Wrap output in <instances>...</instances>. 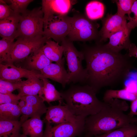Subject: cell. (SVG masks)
<instances>
[{"mask_svg": "<svg viewBox=\"0 0 137 137\" xmlns=\"http://www.w3.org/2000/svg\"><path fill=\"white\" fill-rule=\"evenodd\" d=\"M28 118L22 115L20 121H0V137H19L22 125Z\"/></svg>", "mask_w": 137, "mask_h": 137, "instance_id": "obj_19", "label": "cell"}, {"mask_svg": "<svg viewBox=\"0 0 137 137\" xmlns=\"http://www.w3.org/2000/svg\"><path fill=\"white\" fill-rule=\"evenodd\" d=\"M21 15L14 13L5 19L0 20V35L2 38L14 40L16 38Z\"/></svg>", "mask_w": 137, "mask_h": 137, "instance_id": "obj_17", "label": "cell"}, {"mask_svg": "<svg viewBox=\"0 0 137 137\" xmlns=\"http://www.w3.org/2000/svg\"><path fill=\"white\" fill-rule=\"evenodd\" d=\"M21 99L26 102V105L21 110L22 115L30 118L41 117L46 113L48 107L38 95L23 96Z\"/></svg>", "mask_w": 137, "mask_h": 137, "instance_id": "obj_14", "label": "cell"}, {"mask_svg": "<svg viewBox=\"0 0 137 137\" xmlns=\"http://www.w3.org/2000/svg\"><path fill=\"white\" fill-rule=\"evenodd\" d=\"M132 30L127 26L112 35L109 42L105 46L115 53H119L123 49L128 50L131 43L129 36Z\"/></svg>", "mask_w": 137, "mask_h": 137, "instance_id": "obj_16", "label": "cell"}, {"mask_svg": "<svg viewBox=\"0 0 137 137\" xmlns=\"http://www.w3.org/2000/svg\"><path fill=\"white\" fill-rule=\"evenodd\" d=\"M10 8L15 13L20 14L25 12L29 4L33 1L32 0H4Z\"/></svg>", "mask_w": 137, "mask_h": 137, "instance_id": "obj_29", "label": "cell"}, {"mask_svg": "<svg viewBox=\"0 0 137 137\" xmlns=\"http://www.w3.org/2000/svg\"><path fill=\"white\" fill-rule=\"evenodd\" d=\"M21 97L18 94L11 93L3 94L0 93V105L10 104L18 105Z\"/></svg>", "mask_w": 137, "mask_h": 137, "instance_id": "obj_33", "label": "cell"}, {"mask_svg": "<svg viewBox=\"0 0 137 137\" xmlns=\"http://www.w3.org/2000/svg\"><path fill=\"white\" fill-rule=\"evenodd\" d=\"M26 105V102L23 99H21L18 105L21 110Z\"/></svg>", "mask_w": 137, "mask_h": 137, "instance_id": "obj_38", "label": "cell"}, {"mask_svg": "<svg viewBox=\"0 0 137 137\" xmlns=\"http://www.w3.org/2000/svg\"><path fill=\"white\" fill-rule=\"evenodd\" d=\"M93 136L92 135L88 133H85V135L84 137H93Z\"/></svg>", "mask_w": 137, "mask_h": 137, "instance_id": "obj_39", "label": "cell"}, {"mask_svg": "<svg viewBox=\"0 0 137 137\" xmlns=\"http://www.w3.org/2000/svg\"><path fill=\"white\" fill-rule=\"evenodd\" d=\"M21 80L13 81L0 80V93L3 94L11 93L15 90H18L20 87Z\"/></svg>", "mask_w": 137, "mask_h": 137, "instance_id": "obj_30", "label": "cell"}, {"mask_svg": "<svg viewBox=\"0 0 137 137\" xmlns=\"http://www.w3.org/2000/svg\"><path fill=\"white\" fill-rule=\"evenodd\" d=\"M135 0H117L113 1L116 4L117 11L116 13L122 16L128 14L130 12Z\"/></svg>", "mask_w": 137, "mask_h": 137, "instance_id": "obj_31", "label": "cell"}, {"mask_svg": "<svg viewBox=\"0 0 137 137\" xmlns=\"http://www.w3.org/2000/svg\"><path fill=\"white\" fill-rule=\"evenodd\" d=\"M65 59L60 63L52 62L40 71V78H49L61 84L65 88L68 84L69 76L64 67Z\"/></svg>", "mask_w": 137, "mask_h": 137, "instance_id": "obj_12", "label": "cell"}, {"mask_svg": "<svg viewBox=\"0 0 137 137\" xmlns=\"http://www.w3.org/2000/svg\"><path fill=\"white\" fill-rule=\"evenodd\" d=\"M128 114L132 116L134 115H137V98L132 101L130 106V111Z\"/></svg>", "mask_w": 137, "mask_h": 137, "instance_id": "obj_37", "label": "cell"}, {"mask_svg": "<svg viewBox=\"0 0 137 137\" xmlns=\"http://www.w3.org/2000/svg\"><path fill=\"white\" fill-rule=\"evenodd\" d=\"M21 115L18 105L10 104L0 105V121H16Z\"/></svg>", "mask_w": 137, "mask_h": 137, "instance_id": "obj_25", "label": "cell"}, {"mask_svg": "<svg viewBox=\"0 0 137 137\" xmlns=\"http://www.w3.org/2000/svg\"><path fill=\"white\" fill-rule=\"evenodd\" d=\"M61 43L64 47L63 54L66 61L67 71L69 76L68 84L86 83L87 75L86 69L82 65V61L84 59L83 53L78 51L73 42L66 38Z\"/></svg>", "mask_w": 137, "mask_h": 137, "instance_id": "obj_4", "label": "cell"}, {"mask_svg": "<svg viewBox=\"0 0 137 137\" xmlns=\"http://www.w3.org/2000/svg\"><path fill=\"white\" fill-rule=\"evenodd\" d=\"M99 24L86 16L76 13L72 17L70 31L66 38L70 41H98Z\"/></svg>", "mask_w": 137, "mask_h": 137, "instance_id": "obj_5", "label": "cell"}, {"mask_svg": "<svg viewBox=\"0 0 137 137\" xmlns=\"http://www.w3.org/2000/svg\"><path fill=\"white\" fill-rule=\"evenodd\" d=\"M128 15L127 18L129 22L127 23V27L131 30L137 27V0H135Z\"/></svg>", "mask_w": 137, "mask_h": 137, "instance_id": "obj_32", "label": "cell"}, {"mask_svg": "<svg viewBox=\"0 0 137 137\" xmlns=\"http://www.w3.org/2000/svg\"><path fill=\"white\" fill-rule=\"evenodd\" d=\"M86 63V84L97 93L102 88L124 83L134 68L127 54L114 52L101 43L84 45L81 51Z\"/></svg>", "mask_w": 137, "mask_h": 137, "instance_id": "obj_1", "label": "cell"}, {"mask_svg": "<svg viewBox=\"0 0 137 137\" xmlns=\"http://www.w3.org/2000/svg\"><path fill=\"white\" fill-rule=\"evenodd\" d=\"M72 17L67 15H54L44 21L43 36L47 39H53L56 42H61L70 33Z\"/></svg>", "mask_w": 137, "mask_h": 137, "instance_id": "obj_7", "label": "cell"}, {"mask_svg": "<svg viewBox=\"0 0 137 137\" xmlns=\"http://www.w3.org/2000/svg\"><path fill=\"white\" fill-rule=\"evenodd\" d=\"M43 85L42 80L36 76L31 77L26 80H21L20 87L18 89V94L21 97L38 95Z\"/></svg>", "mask_w": 137, "mask_h": 137, "instance_id": "obj_20", "label": "cell"}, {"mask_svg": "<svg viewBox=\"0 0 137 137\" xmlns=\"http://www.w3.org/2000/svg\"><path fill=\"white\" fill-rule=\"evenodd\" d=\"M14 42L3 38L0 40V63L11 64L10 54Z\"/></svg>", "mask_w": 137, "mask_h": 137, "instance_id": "obj_28", "label": "cell"}, {"mask_svg": "<svg viewBox=\"0 0 137 137\" xmlns=\"http://www.w3.org/2000/svg\"><path fill=\"white\" fill-rule=\"evenodd\" d=\"M40 72L18 67L13 64L0 63V80L16 81L22 78L28 79L31 77H40Z\"/></svg>", "mask_w": 137, "mask_h": 137, "instance_id": "obj_13", "label": "cell"}, {"mask_svg": "<svg viewBox=\"0 0 137 137\" xmlns=\"http://www.w3.org/2000/svg\"><path fill=\"white\" fill-rule=\"evenodd\" d=\"M73 2L69 0H42L43 21L53 15H67L73 3H74Z\"/></svg>", "mask_w": 137, "mask_h": 137, "instance_id": "obj_15", "label": "cell"}, {"mask_svg": "<svg viewBox=\"0 0 137 137\" xmlns=\"http://www.w3.org/2000/svg\"><path fill=\"white\" fill-rule=\"evenodd\" d=\"M85 117L78 116L74 121L53 126L45 121V128L42 137H76L84 132Z\"/></svg>", "mask_w": 137, "mask_h": 137, "instance_id": "obj_8", "label": "cell"}, {"mask_svg": "<svg viewBox=\"0 0 137 137\" xmlns=\"http://www.w3.org/2000/svg\"><path fill=\"white\" fill-rule=\"evenodd\" d=\"M42 47V51L45 56L52 62L60 63L63 60L62 58L64 49V46L59 43L48 40Z\"/></svg>", "mask_w": 137, "mask_h": 137, "instance_id": "obj_22", "label": "cell"}, {"mask_svg": "<svg viewBox=\"0 0 137 137\" xmlns=\"http://www.w3.org/2000/svg\"><path fill=\"white\" fill-rule=\"evenodd\" d=\"M42 47L32 53L25 60V68L40 71L52 62L43 53Z\"/></svg>", "mask_w": 137, "mask_h": 137, "instance_id": "obj_18", "label": "cell"}, {"mask_svg": "<svg viewBox=\"0 0 137 137\" xmlns=\"http://www.w3.org/2000/svg\"><path fill=\"white\" fill-rule=\"evenodd\" d=\"M14 13L4 1L0 0V20L5 19Z\"/></svg>", "mask_w": 137, "mask_h": 137, "instance_id": "obj_34", "label": "cell"}, {"mask_svg": "<svg viewBox=\"0 0 137 137\" xmlns=\"http://www.w3.org/2000/svg\"><path fill=\"white\" fill-rule=\"evenodd\" d=\"M104 102L100 111L85 118V133L94 136L137 123V118L124 113L129 108L126 101L114 99L108 102Z\"/></svg>", "mask_w": 137, "mask_h": 137, "instance_id": "obj_2", "label": "cell"}, {"mask_svg": "<svg viewBox=\"0 0 137 137\" xmlns=\"http://www.w3.org/2000/svg\"><path fill=\"white\" fill-rule=\"evenodd\" d=\"M58 105H50L48 107L44 120L49 123L57 125L75 121L78 116L73 115L67 106L61 105L59 101Z\"/></svg>", "mask_w": 137, "mask_h": 137, "instance_id": "obj_11", "label": "cell"}, {"mask_svg": "<svg viewBox=\"0 0 137 137\" xmlns=\"http://www.w3.org/2000/svg\"><path fill=\"white\" fill-rule=\"evenodd\" d=\"M44 121L41 117H35L27 119L22 124L23 134L30 137H42Z\"/></svg>", "mask_w": 137, "mask_h": 137, "instance_id": "obj_21", "label": "cell"}, {"mask_svg": "<svg viewBox=\"0 0 137 137\" xmlns=\"http://www.w3.org/2000/svg\"><path fill=\"white\" fill-rule=\"evenodd\" d=\"M44 14L42 7L27 10L21 14L18 28L17 37L33 38L43 36Z\"/></svg>", "mask_w": 137, "mask_h": 137, "instance_id": "obj_6", "label": "cell"}, {"mask_svg": "<svg viewBox=\"0 0 137 137\" xmlns=\"http://www.w3.org/2000/svg\"><path fill=\"white\" fill-rule=\"evenodd\" d=\"M127 16H122L117 13L108 14L102 20V26L99 31V39L96 42L101 43L112 34L127 26Z\"/></svg>", "mask_w": 137, "mask_h": 137, "instance_id": "obj_10", "label": "cell"}, {"mask_svg": "<svg viewBox=\"0 0 137 137\" xmlns=\"http://www.w3.org/2000/svg\"><path fill=\"white\" fill-rule=\"evenodd\" d=\"M137 135V123H135L94 137H135Z\"/></svg>", "mask_w": 137, "mask_h": 137, "instance_id": "obj_24", "label": "cell"}, {"mask_svg": "<svg viewBox=\"0 0 137 137\" xmlns=\"http://www.w3.org/2000/svg\"><path fill=\"white\" fill-rule=\"evenodd\" d=\"M128 50L127 54L129 57L137 58V46L134 44L131 43Z\"/></svg>", "mask_w": 137, "mask_h": 137, "instance_id": "obj_36", "label": "cell"}, {"mask_svg": "<svg viewBox=\"0 0 137 137\" xmlns=\"http://www.w3.org/2000/svg\"><path fill=\"white\" fill-rule=\"evenodd\" d=\"M105 6L101 2L97 1L89 3L85 8L87 16L89 19L94 20L100 19L103 16Z\"/></svg>", "mask_w": 137, "mask_h": 137, "instance_id": "obj_27", "label": "cell"}, {"mask_svg": "<svg viewBox=\"0 0 137 137\" xmlns=\"http://www.w3.org/2000/svg\"><path fill=\"white\" fill-rule=\"evenodd\" d=\"M65 105L74 115L85 117L96 114L102 109L104 102L96 96L97 93L89 85H73L60 92Z\"/></svg>", "mask_w": 137, "mask_h": 137, "instance_id": "obj_3", "label": "cell"}, {"mask_svg": "<svg viewBox=\"0 0 137 137\" xmlns=\"http://www.w3.org/2000/svg\"><path fill=\"white\" fill-rule=\"evenodd\" d=\"M136 80H137V79H136Z\"/></svg>", "mask_w": 137, "mask_h": 137, "instance_id": "obj_41", "label": "cell"}, {"mask_svg": "<svg viewBox=\"0 0 137 137\" xmlns=\"http://www.w3.org/2000/svg\"><path fill=\"white\" fill-rule=\"evenodd\" d=\"M41 79L43 82V85L38 95L44 102L46 101L50 104L51 102L63 101L60 92L57 90L55 86L50 83L47 79Z\"/></svg>", "mask_w": 137, "mask_h": 137, "instance_id": "obj_23", "label": "cell"}, {"mask_svg": "<svg viewBox=\"0 0 137 137\" xmlns=\"http://www.w3.org/2000/svg\"><path fill=\"white\" fill-rule=\"evenodd\" d=\"M124 89L133 93L137 94V80L129 79L125 83Z\"/></svg>", "mask_w": 137, "mask_h": 137, "instance_id": "obj_35", "label": "cell"}, {"mask_svg": "<svg viewBox=\"0 0 137 137\" xmlns=\"http://www.w3.org/2000/svg\"><path fill=\"white\" fill-rule=\"evenodd\" d=\"M10 54L11 63L22 62L32 53L43 46L48 40L43 36L33 38H18Z\"/></svg>", "mask_w": 137, "mask_h": 137, "instance_id": "obj_9", "label": "cell"}, {"mask_svg": "<svg viewBox=\"0 0 137 137\" xmlns=\"http://www.w3.org/2000/svg\"><path fill=\"white\" fill-rule=\"evenodd\" d=\"M19 137H28L26 135L24 134H22L20 135Z\"/></svg>", "mask_w": 137, "mask_h": 137, "instance_id": "obj_40", "label": "cell"}, {"mask_svg": "<svg viewBox=\"0 0 137 137\" xmlns=\"http://www.w3.org/2000/svg\"><path fill=\"white\" fill-rule=\"evenodd\" d=\"M137 98V94L131 93L125 89L120 90L109 89L105 93L104 102H108L114 99H121L132 101Z\"/></svg>", "mask_w": 137, "mask_h": 137, "instance_id": "obj_26", "label": "cell"}]
</instances>
